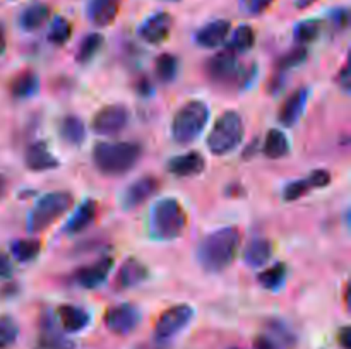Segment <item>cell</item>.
<instances>
[{"label": "cell", "instance_id": "cell-1", "mask_svg": "<svg viewBox=\"0 0 351 349\" xmlns=\"http://www.w3.org/2000/svg\"><path fill=\"white\" fill-rule=\"evenodd\" d=\"M240 245H242V233L237 226L216 229L199 242V263L206 272H223L237 259Z\"/></svg>", "mask_w": 351, "mask_h": 349}, {"label": "cell", "instance_id": "cell-2", "mask_svg": "<svg viewBox=\"0 0 351 349\" xmlns=\"http://www.w3.org/2000/svg\"><path fill=\"white\" fill-rule=\"evenodd\" d=\"M143 147L136 142H99L93 151V161L106 177L125 174L139 163Z\"/></svg>", "mask_w": 351, "mask_h": 349}, {"label": "cell", "instance_id": "cell-3", "mask_svg": "<svg viewBox=\"0 0 351 349\" xmlns=\"http://www.w3.org/2000/svg\"><path fill=\"white\" fill-rule=\"evenodd\" d=\"M187 228V212L173 197L160 198L149 212V233L161 242H171L184 235Z\"/></svg>", "mask_w": 351, "mask_h": 349}, {"label": "cell", "instance_id": "cell-4", "mask_svg": "<svg viewBox=\"0 0 351 349\" xmlns=\"http://www.w3.org/2000/svg\"><path fill=\"white\" fill-rule=\"evenodd\" d=\"M206 74L216 84H235L239 88H245L256 77L257 67L254 64L240 67L239 55L226 48L206 62Z\"/></svg>", "mask_w": 351, "mask_h": 349}, {"label": "cell", "instance_id": "cell-5", "mask_svg": "<svg viewBox=\"0 0 351 349\" xmlns=\"http://www.w3.org/2000/svg\"><path fill=\"white\" fill-rule=\"evenodd\" d=\"M208 120L209 108L204 101H187L171 120V137L180 146H189L201 135L208 125Z\"/></svg>", "mask_w": 351, "mask_h": 349}, {"label": "cell", "instance_id": "cell-6", "mask_svg": "<svg viewBox=\"0 0 351 349\" xmlns=\"http://www.w3.org/2000/svg\"><path fill=\"white\" fill-rule=\"evenodd\" d=\"M74 204V197L69 192H50L36 201L27 214L26 228L29 233H41L57 222Z\"/></svg>", "mask_w": 351, "mask_h": 349}, {"label": "cell", "instance_id": "cell-7", "mask_svg": "<svg viewBox=\"0 0 351 349\" xmlns=\"http://www.w3.org/2000/svg\"><path fill=\"white\" fill-rule=\"evenodd\" d=\"M243 132H245V127H243L242 116L237 112H225L216 120L209 132L208 140H206L208 149L216 156H226L242 144Z\"/></svg>", "mask_w": 351, "mask_h": 349}, {"label": "cell", "instance_id": "cell-8", "mask_svg": "<svg viewBox=\"0 0 351 349\" xmlns=\"http://www.w3.org/2000/svg\"><path fill=\"white\" fill-rule=\"evenodd\" d=\"M194 318V308L191 305H173L160 315L154 325V339L160 342L168 341L180 334Z\"/></svg>", "mask_w": 351, "mask_h": 349}, {"label": "cell", "instance_id": "cell-9", "mask_svg": "<svg viewBox=\"0 0 351 349\" xmlns=\"http://www.w3.org/2000/svg\"><path fill=\"white\" fill-rule=\"evenodd\" d=\"M129 109L123 105H106L93 118V130L98 135H117L129 125Z\"/></svg>", "mask_w": 351, "mask_h": 349}, {"label": "cell", "instance_id": "cell-10", "mask_svg": "<svg viewBox=\"0 0 351 349\" xmlns=\"http://www.w3.org/2000/svg\"><path fill=\"white\" fill-rule=\"evenodd\" d=\"M141 322L139 308L130 303L112 307L105 313V325L110 332L117 335H127L136 331Z\"/></svg>", "mask_w": 351, "mask_h": 349}, {"label": "cell", "instance_id": "cell-11", "mask_svg": "<svg viewBox=\"0 0 351 349\" xmlns=\"http://www.w3.org/2000/svg\"><path fill=\"white\" fill-rule=\"evenodd\" d=\"M173 27V17L168 12H154L139 26V36L149 44H160L168 40Z\"/></svg>", "mask_w": 351, "mask_h": 349}, {"label": "cell", "instance_id": "cell-12", "mask_svg": "<svg viewBox=\"0 0 351 349\" xmlns=\"http://www.w3.org/2000/svg\"><path fill=\"white\" fill-rule=\"evenodd\" d=\"M160 188V181H158L156 177H147L139 178L134 183H130L129 187L125 188V192L122 194V205L127 211H132V209L141 207L144 202L149 201L154 194Z\"/></svg>", "mask_w": 351, "mask_h": 349}, {"label": "cell", "instance_id": "cell-13", "mask_svg": "<svg viewBox=\"0 0 351 349\" xmlns=\"http://www.w3.org/2000/svg\"><path fill=\"white\" fill-rule=\"evenodd\" d=\"M113 259L112 257H101L96 262L89 263V266L81 267V269L75 272L74 279L77 283V286L84 287V289H95L99 287L106 281V277L110 276L113 269Z\"/></svg>", "mask_w": 351, "mask_h": 349}, {"label": "cell", "instance_id": "cell-14", "mask_svg": "<svg viewBox=\"0 0 351 349\" xmlns=\"http://www.w3.org/2000/svg\"><path fill=\"white\" fill-rule=\"evenodd\" d=\"M329 183H331V173L328 170H315L304 180H295L288 183L283 190V197L287 202H293L314 188H324Z\"/></svg>", "mask_w": 351, "mask_h": 349}, {"label": "cell", "instance_id": "cell-15", "mask_svg": "<svg viewBox=\"0 0 351 349\" xmlns=\"http://www.w3.org/2000/svg\"><path fill=\"white\" fill-rule=\"evenodd\" d=\"M168 173L175 174L178 178H187L201 174L206 168V161L201 153L197 151H189V153L175 156L168 161Z\"/></svg>", "mask_w": 351, "mask_h": 349}, {"label": "cell", "instance_id": "cell-16", "mask_svg": "<svg viewBox=\"0 0 351 349\" xmlns=\"http://www.w3.org/2000/svg\"><path fill=\"white\" fill-rule=\"evenodd\" d=\"M230 29H232V24L226 19H216L208 23L206 26H202L201 29L195 33V43L202 48H218L219 44H223L228 38Z\"/></svg>", "mask_w": 351, "mask_h": 349}, {"label": "cell", "instance_id": "cell-17", "mask_svg": "<svg viewBox=\"0 0 351 349\" xmlns=\"http://www.w3.org/2000/svg\"><path fill=\"white\" fill-rule=\"evenodd\" d=\"M308 101V89L300 88L297 91L291 92L281 105L280 113H278V120L283 127H293L295 123L300 120L302 113H304L305 105Z\"/></svg>", "mask_w": 351, "mask_h": 349}, {"label": "cell", "instance_id": "cell-18", "mask_svg": "<svg viewBox=\"0 0 351 349\" xmlns=\"http://www.w3.org/2000/svg\"><path fill=\"white\" fill-rule=\"evenodd\" d=\"M24 159H26V166L33 171L55 170L60 164L58 157L51 153L50 147L43 140H38V142L31 144L26 149Z\"/></svg>", "mask_w": 351, "mask_h": 349}, {"label": "cell", "instance_id": "cell-19", "mask_svg": "<svg viewBox=\"0 0 351 349\" xmlns=\"http://www.w3.org/2000/svg\"><path fill=\"white\" fill-rule=\"evenodd\" d=\"M122 0H89L88 14L89 23L95 24L96 27H106L117 19L120 12Z\"/></svg>", "mask_w": 351, "mask_h": 349}, {"label": "cell", "instance_id": "cell-20", "mask_svg": "<svg viewBox=\"0 0 351 349\" xmlns=\"http://www.w3.org/2000/svg\"><path fill=\"white\" fill-rule=\"evenodd\" d=\"M147 274H149L147 267L139 259L130 257L120 266L119 274H117V284L120 289H132L147 279Z\"/></svg>", "mask_w": 351, "mask_h": 349}, {"label": "cell", "instance_id": "cell-21", "mask_svg": "<svg viewBox=\"0 0 351 349\" xmlns=\"http://www.w3.org/2000/svg\"><path fill=\"white\" fill-rule=\"evenodd\" d=\"M98 214V204L95 198H86L81 205L74 211V214L69 218L67 224H65V233L67 235H77V233L84 231L89 224L96 219Z\"/></svg>", "mask_w": 351, "mask_h": 349}, {"label": "cell", "instance_id": "cell-22", "mask_svg": "<svg viewBox=\"0 0 351 349\" xmlns=\"http://www.w3.org/2000/svg\"><path fill=\"white\" fill-rule=\"evenodd\" d=\"M57 317L65 332H81L91 322V315L84 308L75 307V305H64V307H60L57 310Z\"/></svg>", "mask_w": 351, "mask_h": 349}, {"label": "cell", "instance_id": "cell-23", "mask_svg": "<svg viewBox=\"0 0 351 349\" xmlns=\"http://www.w3.org/2000/svg\"><path fill=\"white\" fill-rule=\"evenodd\" d=\"M51 9L50 5H47L45 2H33L27 7H24V10L19 16V26L23 31H36L40 29L41 26L48 23L50 19Z\"/></svg>", "mask_w": 351, "mask_h": 349}, {"label": "cell", "instance_id": "cell-24", "mask_svg": "<svg viewBox=\"0 0 351 349\" xmlns=\"http://www.w3.org/2000/svg\"><path fill=\"white\" fill-rule=\"evenodd\" d=\"M273 257V243L267 238H254L243 250V262L252 269L263 267Z\"/></svg>", "mask_w": 351, "mask_h": 349}, {"label": "cell", "instance_id": "cell-25", "mask_svg": "<svg viewBox=\"0 0 351 349\" xmlns=\"http://www.w3.org/2000/svg\"><path fill=\"white\" fill-rule=\"evenodd\" d=\"M58 133H60V139L69 146H81L86 140V125L79 116L67 115L60 120Z\"/></svg>", "mask_w": 351, "mask_h": 349}, {"label": "cell", "instance_id": "cell-26", "mask_svg": "<svg viewBox=\"0 0 351 349\" xmlns=\"http://www.w3.org/2000/svg\"><path fill=\"white\" fill-rule=\"evenodd\" d=\"M38 88H40L38 75L31 70H24L10 82V94L16 99H27L36 94Z\"/></svg>", "mask_w": 351, "mask_h": 349}, {"label": "cell", "instance_id": "cell-27", "mask_svg": "<svg viewBox=\"0 0 351 349\" xmlns=\"http://www.w3.org/2000/svg\"><path fill=\"white\" fill-rule=\"evenodd\" d=\"M263 151L269 159H281V157L287 156L290 153V142H288L287 133L278 129L269 130L266 140H264Z\"/></svg>", "mask_w": 351, "mask_h": 349}, {"label": "cell", "instance_id": "cell-28", "mask_svg": "<svg viewBox=\"0 0 351 349\" xmlns=\"http://www.w3.org/2000/svg\"><path fill=\"white\" fill-rule=\"evenodd\" d=\"M254 44H256V31H254L252 26L243 24V26L237 27L235 33L230 38L228 50L235 51L237 55L245 53V51L252 50Z\"/></svg>", "mask_w": 351, "mask_h": 349}, {"label": "cell", "instance_id": "cell-29", "mask_svg": "<svg viewBox=\"0 0 351 349\" xmlns=\"http://www.w3.org/2000/svg\"><path fill=\"white\" fill-rule=\"evenodd\" d=\"M41 252V243L38 240L26 238V240H16L10 245V255L16 259L17 262H31L36 259Z\"/></svg>", "mask_w": 351, "mask_h": 349}, {"label": "cell", "instance_id": "cell-30", "mask_svg": "<svg viewBox=\"0 0 351 349\" xmlns=\"http://www.w3.org/2000/svg\"><path fill=\"white\" fill-rule=\"evenodd\" d=\"M178 68H180V64H178V58L171 53H163L156 58L154 62V72H156V77L160 79L161 82L168 84V82L175 81L178 74Z\"/></svg>", "mask_w": 351, "mask_h": 349}, {"label": "cell", "instance_id": "cell-31", "mask_svg": "<svg viewBox=\"0 0 351 349\" xmlns=\"http://www.w3.org/2000/svg\"><path fill=\"white\" fill-rule=\"evenodd\" d=\"M285 279H287V266L283 262H278L274 266H271L269 269L263 270V272L257 276V281L263 287L269 291L280 289L285 284Z\"/></svg>", "mask_w": 351, "mask_h": 349}, {"label": "cell", "instance_id": "cell-32", "mask_svg": "<svg viewBox=\"0 0 351 349\" xmlns=\"http://www.w3.org/2000/svg\"><path fill=\"white\" fill-rule=\"evenodd\" d=\"M321 29H322L321 21L317 19L300 21L293 29L295 41H297L300 47H305L307 43H312V41L317 40L319 34H321Z\"/></svg>", "mask_w": 351, "mask_h": 349}, {"label": "cell", "instance_id": "cell-33", "mask_svg": "<svg viewBox=\"0 0 351 349\" xmlns=\"http://www.w3.org/2000/svg\"><path fill=\"white\" fill-rule=\"evenodd\" d=\"M103 47V36L99 33H91L88 36H84V40L79 44V50L75 58H77L79 64H89L96 55L99 53Z\"/></svg>", "mask_w": 351, "mask_h": 349}, {"label": "cell", "instance_id": "cell-34", "mask_svg": "<svg viewBox=\"0 0 351 349\" xmlns=\"http://www.w3.org/2000/svg\"><path fill=\"white\" fill-rule=\"evenodd\" d=\"M72 36V24L71 21L65 17H55L50 24V31H48V41L55 47H62L67 43Z\"/></svg>", "mask_w": 351, "mask_h": 349}, {"label": "cell", "instance_id": "cell-35", "mask_svg": "<svg viewBox=\"0 0 351 349\" xmlns=\"http://www.w3.org/2000/svg\"><path fill=\"white\" fill-rule=\"evenodd\" d=\"M38 348L40 349H74V342L71 339L64 337L60 332L55 331L53 327L43 328L38 341Z\"/></svg>", "mask_w": 351, "mask_h": 349}, {"label": "cell", "instance_id": "cell-36", "mask_svg": "<svg viewBox=\"0 0 351 349\" xmlns=\"http://www.w3.org/2000/svg\"><path fill=\"white\" fill-rule=\"evenodd\" d=\"M19 337V325L10 315L0 317V349H10Z\"/></svg>", "mask_w": 351, "mask_h": 349}, {"label": "cell", "instance_id": "cell-37", "mask_svg": "<svg viewBox=\"0 0 351 349\" xmlns=\"http://www.w3.org/2000/svg\"><path fill=\"white\" fill-rule=\"evenodd\" d=\"M305 58H307V48L305 47H297L293 50L288 51L285 57H281V60L278 62V70L285 72L288 68L298 67L300 64H304Z\"/></svg>", "mask_w": 351, "mask_h": 349}, {"label": "cell", "instance_id": "cell-38", "mask_svg": "<svg viewBox=\"0 0 351 349\" xmlns=\"http://www.w3.org/2000/svg\"><path fill=\"white\" fill-rule=\"evenodd\" d=\"M269 328L271 332L278 337V342H281L283 346L285 344L291 346L295 342V335L291 334L290 328H288L285 324H281V322H276V320L269 322Z\"/></svg>", "mask_w": 351, "mask_h": 349}, {"label": "cell", "instance_id": "cell-39", "mask_svg": "<svg viewBox=\"0 0 351 349\" xmlns=\"http://www.w3.org/2000/svg\"><path fill=\"white\" fill-rule=\"evenodd\" d=\"M273 2L274 0H240V5L249 16H261L269 9Z\"/></svg>", "mask_w": 351, "mask_h": 349}, {"label": "cell", "instance_id": "cell-40", "mask_svg": "<svg viewBox=\"0 0 351 349\" xmlns=\"http://www.w3.org/2000/svg\"><path fill=\"white\" fill-rule=\"evenodd\" d=\"M254 349H285L281 346V342H278L276 339L271 337V335H259L254 341Z\"/></svg>", "mask_w": 351, "mask_h": 349}, {"label": "cell", "instance_id": "cell-41", "mask_svg": "<svg viewBox=\"0 0 351 349\" xmlns=\"http://www.w3.org/2000/svg\"><path fill=\"white\" fill-rule=\"evenodd\" d=\"M331 21L332 24H335L338 29H345L346 26H348V21H350V16H348V10L346 9H335L331 14Z\"/></svg>", "mask_w": 351, "mask_h": 349}, {"label": "cell", "instance_id": "cell-42", "mask_svg": "<svg viewBox=\"0 0 351 349\" xmlns=\"http://www.w3.org/2000/svg\"><path fill=\"white\" fill-rule=\"evenodd\" d=\"M12 276V262L7 255L0 253V279H9Z\"/></svg>", "mask_w": 351, "mask_h": 349}, {"label": "cell", "instance_id": "cell-43", "mask_svg": "<svg viewBox=\"0 0 351 349\" xmlns=\"http://www.w3.org/2000/svg\"><path fill=\"white\" fill-rule=\"evenodd\" d=\"M338 82L341 84V88L345 89V91H350V65L348 64L343 65L341 72H339L338 75Z\"/></svg>", "mask_w": 351, "mask_h": 349}, {"label": "cell", "instance_id": "cell-44", "mask_svg": "<svg viewBox=\"0 0 351 349\" xmlns=\"http://www.w3.org/2000/svg\"><path fill=\"white\" fill-rule=\"evenodd\" d=\"M338 341L343 349H351V331L350 327H343L338 334Z\"/></svg>", "mask_w": 351, "mask_h": 349}, {"label": "cell", "instance_id": "cell-45", "mask_svg": "<svg viewBox=\"0 0 351 349\" xmlns=\"http://www.w3.org/2000/svg\"><path fill=\"white\" fill-rule=\"evenodd\" d=\"M5 48H7V36H5V29L3 26L0 24V57L5 53Z\"/></svg>", "mask_w": 351, "mask_h": 349}, {"label": "cell", "instance_id": "cell-46", "mask_svg": "<svg viewBox=\"0 0 351 349\" xmlns=\"http://www.w3.org/2000/svg\"><path fill=\"white\" fill-rule=\"evenodd\" d=\"M5 192H7V180L3 174H0V198H3Z\"/></svg>", "mask_w": 351, "mask_h": 349}, {"label": "cell", "instance_id": "cell-47", "mask_svg": "<svg viewBox=\"0 0 351 349\" xmlns=\"http://www.w3.org/2000/svg\"><path fill=\"white\" fill-rule=\"evenodd\" d=\"M134 349H161V348L158 344H139Z\"/></svg>", "mask_w": 351, "mask_h": 349}, {"label": "cell", "instance_id": "cell-48", "mask_svg": "<svg viewBox=\"0 0 351 349\" xmlns=\"http://www.w3.org/2000/svg\"><path fill=\"white\" fill-rule=\"evenodd\" d=\"M167 2H180V0H167Z\"/></svg>", "mask_w": 351, "mask_h": 349}, {"label": "cell", "instance_id": "cell-49", "mask_svg": "<svg viewBox=\"0 0 351 349\" xmlns=\"http://www.w3.org/2000/svg\"><path fill=\"white\" fill-rule=\"evenodd\" d=\"M230 349H242V348H230Z\"/></svg>", "mask_w": 351, "mask_h": 349}]
</instances>
